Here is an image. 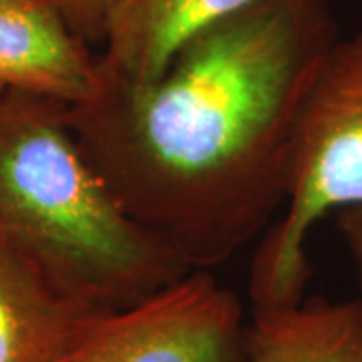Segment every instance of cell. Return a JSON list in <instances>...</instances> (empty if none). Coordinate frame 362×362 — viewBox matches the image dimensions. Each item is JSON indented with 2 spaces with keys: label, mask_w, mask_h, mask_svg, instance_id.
I'll return each mask as SVG.
<instances>
[{
  "label": "cell",
  "mask_w": 362,
  "mask_h": 362,
  "mask_svg": "<svg viewBox=\"0 0 362 362\" xmlns=\"http://www.w3.org/2000/svg\"><path fill=\"white\" fill-rule=\"evenodd\" d=\"M101 83L99 57L51 0H0V95L75 107L93 99Z\"/></svg>",
  "instance_id": "5b68a950"
},
{
  "label": "cell",
  "mask_w": 362,
  "mask_h": 362,
  "mask_svg": "<svg viewBox=\"0 0 362 362\" xmlns=\"http://www.w3.org/2000/svg\"><path fill=\"white\" fill-rule=\"evenodd\" d=\"M93 312L0 235V362H61Z\"/></svg>",
  "instance_id": "8992f818"
},
{
  "label": "cell",
  "mask_w": 362,
  "mask_h": 362,
  "mask_svg": "<svg viewBox=\"0 0 362 362\" xmlns=\"http://www.w3.org/2000/svg\"><path fill=\"white\" fill-rule=\"evenodd\" d=\"M256 0H115L101 66L133 85L157 78L181 45Z\"/></svg>",
  "instance_id": "52a82bcc"
},
{
  "label": "cell",
  "mask_w": 362,
  "mask_h": 362,
  "mask_svg": "<svg viewBox=\"0 0 362 362\" xmlns=\"http://www.w3.org/2000/svg\"><path fill=\"white\" fill-rule=\"evenodd\" d=\"M61 362H250L244 306L194 270L127 308L93 312Z\"/></svg>",
  "instance_id": "277c9868"
},
{
  "label": "cell",
  "mask_w": 362,
  "mask_h": 362,
  "mask_svg": "<svg viewBox=\"0 0 362 362\" xmlns=\"http://www.w3.org/2000/svg\"><path fill=\"white\" fill-rule=\"evenodd\" d=\"M66 109L25 93L0 95V235L69 296L121 310L194 270L119 204Z\"/></svg>",
  "instance_id": "7a4b0ae2"
},
{
  "label": "cell",
  "mask_w": 362,
  "mask_h": 362,
  "mask_svg": "<svg viewBox=\"0 0 362 362\" xmlns=\"http://www.w3.org/2000/svg\"><path fill=\"white\" fill-rule=\"evenodd\" d=\"M250 362H362V300H302L252 314Z\"/></svg>",
  "instance_id": "ba28073f"
},
{
  "label": "cell",
  "mask_w": 362,
  "mask_h": 362,
  "mask_svg": "<svg viewBox=\"0 0 362 362\" xmlns=\"http://www.w3.org/2000/svg\"><path fill=\"white\" fill-rule=\"evenodd\" d=\"M338 37L330 0H256L195 33L145 85L101 66L69 125L131 218L209 270L286 204L304 107Z\"/></svg>",
  "instance_id": "6da1fadb"
},
{
  "label": "cell",
  "mask_w": 362,
  "mask_h": 362,
  "mask_svg": "<svg viewBox=\"0 0 362 362\" xmlns=\"http://www.w3.org/2000/svg\"><path fill=\"white\" fill-rule=\"evenodd\" d=\"M87 45L103 42L115 0H51Z\"/></svg>",
  "instance_id": "9c48e42d"
},
{
  "label": "cell",
  "mask_w": 362,
  "mask_h": 362,
  "mask_svg": "<svg viewBox=\"0 0 362 362\" xmlns=\"http://www.w3.org/2000/svg\"><path fill=\"white\" fill-rule=\"evenodd\" d=\"M362 204V25L338 37L314 78L298 131L286 214L266 233L250 274L252 314L304 300L306 244L316 221Z\"/></svg>",
  "instance_id": "3957f363"
},
{
  "label": "cell",
  "mask_w": 362,
  "mask_h": 362,
  "mask_svg": "<svg viewBox=\"0 0 362 362\" xmlns=\"http://www.w3.org/2000/svg\"><path fill=\"white\" fill-rule=\"evenodd\" d=\"M337 223L338 232H340L344 244H346L349 256L352 259V264H354L356 276H358L362 300V204L340 209Z\"/></svg>",
  "instance_id": "30bf717a"
}]
</instances>
